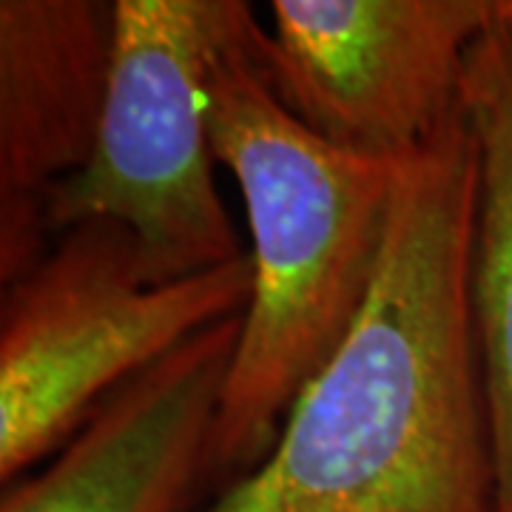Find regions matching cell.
Listing matches in <instances>:
<instances>
[{
  "mask_svg": "<svg viewBox=\"0 0 512 512\" xmlns=\"http://www.w3.org/2000/svg\"><path fill=\"white\" fill-rule=\"evenodd\" d=\"M117 0L0 3V285L52 248L49 211L92 163L111 86Z\"/></svg>",
  "mask_w": 512,
  "mask_h": 512,
  "instance_id": "cell-6",
  "label": "cell"
},
{
  "mask_svg": "<svg viewBox=\"0 0 512 512\" xmlns=\"http://www.w3.org/2000/svg\"><path fill=\"white\" fill-rule=\"evenodd\" d=\"M262 40L248 3L205 77L208 137L242 191L254 265L211 439L220 490L274 450L296 399L365 311L404 165L345 154L302 126L276 97Z\"/></svg>",
  "mask_w": 512,
  "mask_h": 512,
  "instance_id": "cell-2",
  "label": "cell"
},
{
  "mask_svg": "<svg viewBox=\"0 0 512 512\" xmlns=\"http://www.w3.org/2000/svg\"><path fill=\"white\" fill-rule=\"evenodd\" d=\"M245 9V0H117L97 148L55 194L52 237L89 220L120 222L137 239L148 285L248 254L217 191L205 120L211 57Z\"/></svg>",
  "mask_w": 512,
  "mask_h": 512,
  "instance_id": "cell-4",
  "label": "cell"
},
{
  "mask_svg": "<svg viewBox=\"0 0 512 512\" xmlns=\"http://www.w3.org/2000/svg\"><path fill=\"white\" fill-rule=\"evenodd\" d=\"M251 256L148 285L134 234L89 220L60 231L0 299V481L72 439L114 390L200 330L248 308Z\"/></svg>",
  "mask_w": 512,
  "mask_h": 512,
  "instance_id": "cell-3",
  "label": "cell"
},
{
  "mask_svg": "<svg viewBox=\"0 0 512 512\" xmlns=\"http://www.w3.org/2000/svg\"><path fill=\"white\" fill-rule=\"evenodd\" d=\"M242 313L114 390L46 467L3 487L0 512H191L214 487L211 439Z\"/></svg>",
  "mask_w": 512,
  "mask_h": 512,
  "instance_id": "cell-7",
  "label": "cell"
},
{
  "mask_svg": "<svg viewBox=\"0 0 512 512\" xmlns=\"http://www.w3.org/2000/svg\"><path fill=\"white\" fill-rule=\"evenodd\" d=\"M461 109L478 157L470 305L493 430L498 512H512V6L467 57Z\"/></svg>",
  "mask_w": 512,
  "mask_h": 512,
  "instance_id": "cell-8",
  "label": "cell"
},
{
  "mask_svg": "<svg viewBox=\"0 0 512 512\" xmlns=\"http://www.w3.org/2000/svg\"><path fill=\"white\" fill-rule=\"evenodd\" d=\"M478 157L464 109L399 174L365 311L274 450L197 512H498L470 256Z\"/></svg>",
  "mask_w": 512,
  "mask_h": 512,
  "instance_id": "cell-1",
  "label": "cell"
},
{
  "mask_svg": "<svg viewBox=\"0 0 512 512\" xmlns=\"http://www.w3.org/2000/svg\"><path fill=\"white\" fill-rule=\"evenodd\" d=\"M512 0H274L276 97L328 146L407 163L461 109L467 57Z\"/></svg>",
  "mask_w": 512,
  "mask_h": 512,
  "instance_id": "cell-5",
  "label": "cell"
}]
</instances>
